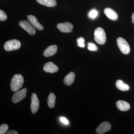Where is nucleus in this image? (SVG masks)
<instances>
[{"instance_id":"20e7f679","label":"nucleus","mask_w":134,"mask_h":134,"mask_svg":"<svg viewBox=\"0 0 134 134\" xmlns=\"http://www.w3.org/2000/svg\"><path fill=\"white\" fill-rule=\"evenodd\" d=\"M21 43L17 40L13 39L6 42L4 45V48L7 51L17 50L20 48Z\"/></svg>"},{"instance_id":"393cba45","label":"nucleus","mask_w":134,"mask_h":134,"mask_svg":"<svg viewBox=\"0 0 134 134\" xmlns=\"http://www.w3.org/2000/svg\"><path fill=\"white\" fill-rule=\"evenodd\" d=\"M7 134H18V132L17 131H16V130H10V131H8V132H7Z\"/></svg>"},{"instance_id":"6ab92c4d","label":"nucleus","mask_w":134,"mask_h":134,"mask_svg":"<svg viewBox=\"0 0 134 134\" xmlns=\"http://www.w3.org/2000/svg\"><path fill=\"white\" fill-rule=\"evenodd\" d=\"M98 15V12L96 9L91 10L89 12L88 16L89 18L91 19H95Z\"/></svg>"},{"instance_id":"9d476101","label":"nucleus","mask_w":134,"mask_h":134,"mask_svg":"<svg viewBox=\"0 0 134 134\" xmlns=\"http://www.w3.org/2000/svg\"><path fill=\"white\" fill-rule=\"evenodd\" d=\"M58 67L52 62L47 63L43 67V70L47 73H55L58 72Z\"/></svg>"},{"instance_id":"0eeeda50","label":"nucleus","mask_w":134,"mask_h":134,"mask_svg":"<svg viewBox=\"0 0 134 134\" xmlns=\"http://www.w3.org/2000/svg\"><path fill=\"white\" fill-rule=\"evenodd\" d=\"M111 126L110 122H104L100 123L96 130V132L98 134H103L110 130Z\"/></svg>"},{"instance_id":"aec40b11","label":"nucleus","mask_w":134,"mask_h":134,"mask_svg":"<svg viewBox=\"0 0 134 134\" xmlns=\"http://www.w3.org/2000/svg\"><path fill=\"white\" fill-rule=\"evenodd\" d=\"M85 39L81 37L77 39V43L78 46L81 48H84L85 46Z\"/></svg>"},{"instance_id":"b1692460","label":"nucleus","mask_w":134,"mask_h":134,"mask_svg":"<svg viewBox=\"0 0 134 134\" xmlns=\"http://www.w3.org/2000/svg\"><path fill=\"white\" fill-rule=\"evenodd\" d=\"M60 120L62 122L66 125H68L69 124V121L65 117H61Z\"/></svg>"},{"instance_id":"39448f33","label":"nucleus","mask_w":134,"mask_h":134,"mask_svg":"<svg viewBox=\"0 0 134 134\" xmlns=\"http://www.w3.org/2000/svg\"><path fill=\"white\" fill-rule=\"evenodd\" d=\"M27 90L25 88L20 91H17L13 95L12 101L14 103H17L23 100L26 96Z\"/></svg>"},{"instance_id":"4be33fe9","label":"nucleus","mask_w":134,"mask_h":134,"mask_svg":"<svg viewBox=\"0 0 134 134\" xmlns=\"http://www.w3.org/2000/svg\"><path fill=\"white\" fill-rule=\"evenodd\" d=\"M88 49L90 51H97L98 47L94 43L90 42L88 44Z\"/></svg>"},{"instance_id":"a878e982","label":"nucleus","mask_w":134,"mask_h":134,"mask_svg":"<svg viewBox=\"0 0 134 134\" xmlns=\"http://www.w3.org/2000/svg\"><path fill=\"white\" fill-rule=\"evenodd\" d=\"M132 23H133L134 24V12L133 13V14H132Z\"/></svg>"},{"instance_id":"f8f14e48","label":"nucleus","mask_w":134,"mask_h":134,"mask_svg":"<svg viewBox=\"0 0 134 134\" xmlns=\"http://www.w3.org/2000/svg\"><path fill=\"white\" fill-rule=\"evenodd\" d=\"M116 105L117 108L119 110L123 111H127L129 110L130 107L129 103L124 100H118L116 102Z\"/></svg>"},{"instance_id":"9b49d317","label":"nucleus","mask_w":134,"mask_h":134,"mask_svg":"<svg viewBox=\"0 0 134 134\" xmlns=\"http://www.w3.org/2000/svg\"><path fill=\"white\" fill-rule=\"evenodd\" d=\"M29 21L33 25L34 27L38 30H42L44 29L43 26L39 23L37 18L32 15H29L27 16Z\"/></svg>"},{"instance_id":"6e6552de","label":"nucleus","mask_w":134,"mask_h":134,"mask_svg":"<svg viewBox=\"0 0 134 134\" xmlns=\"http://www.w3.org/2000/svg\"><path fill=\"white\" fill-rule=\"evenodd\" d=\"M31 110L33 114L36 113L39 107V101L36 93H32L31 96Z\"/></svg>"},{"instance_id":"412c9836","label":"nucleus","mask_w":134,"mask_h":134,"mask_svg":"<svg viewBox=\"0 0 134 134\" xmlns=\"http://www.w3.org/2000/svg\"><path fill=\"white\" fill-rule=\"evenodd\" d=\"M8 129V126L6 124H2L0 126V134L6 133Z\"/></svg>"},{"instance_id":"a211bd4d","label":"nucleus","mask_w":134,"mask_h":134,"mask_svg":"<svg viewBox=\"0 0 134 134\" xmlns=\"http://www.w3.org/2000/svg\"><path fill=\"white\" fill-rule=\"evenodd\" d=\"M55 96L53 93H50L48 96L47 99V104L48 107L50 108H53L54 107L55 104Z\"/></svg>"},{"instance_id":"5701e85b","label":"nucleus","mask_w":134,"mask_h":134,"mask_svg":"<svg viewBox=\"0 0 134 134\" xmlns=\"http://www.w3.org/2000/svg\"><path fill=\"white\" fill-rule=\"evenodd\" d=\"M7 16L6 13L2 10H0V20L1 21H5L7 19Z\"/></svg>"},{"instance_id":"ddd939ff","label":"nucleus","mask_w":134,"mask_h":134,"mask_svg":"<svg viewBox=\"0 0 134 134\" xmlns=\"http://www.w3.org/2000/svg\"><path fill=\"white\" fill-rule=\"evenodd\" d=\"M104 13L111 20L115 21L118 18V15L113 10L110 8H106L104 10Z\"/></svg>"},{"instance_id":"f257e3e1","label":"nucleus","mask_w":134,"mask_h":134,"mask_svg":"<svg viewBox=\"0 0 134 134\" xmlns=\"http://www.w3.org/2000/svg\"><path fill=\"white\" fill-rule=\"evenodd\" d=\"M24 78L21 74H15L11 79L10 83V88L12 91H16L23 86Z\"/></svg>"},{"instance_id":"7ed1b4c3","label":"nucleus","mask_w":134,"mask_h":134,"mask_svg":"<svg viewBox=\"0 0 134 134\" xmlns=\"http://www.w3.org/2000/svg\"><path fill=\"white\" fill-rule=\"evenodd\" d=\"M117 44L121 52L125 54H128L130 52V47L127 41L122 37H119L117 40Z\"/></svg>"},{"instance_id":"f03ea898","label":"nucleus","mask_w":134,"mask_h":134,"mask_svg":"<svg viewBox=\"0 0 134 134\" xmlns=\"http://www.w3.org/2000/svg\"><path fill=\"white\" fill-rule=\"evenodd\" d=\"M94 36V40L99 44L103 45L105 43L106 40L105 32L101 27H98L96 29Z\"/></svg>"},{"instance_id":"dca6fc26","label":"nucleus","mask_w":134,"mask_h":134,"mask_svg":"<svg viewBox=\"0 0 134 134\" xmlns=\"http://www.w3.org/2000/svg\"><path fill=\"white\" fill-rule=\"evenodd\" d=\"M75 77L74 73L73 72H70L65 77L63 81V82L66 85L70 86L74 82Z\"/></svg>"},{"instance_id":"423d86ee","label":"nucleus","mask_w":134,"mask_h":134,"mask_svg":"<svg viewBox=\"0 0 134 134\" xmlns=\"http://www.w3.org/2000/svg\"><path fill=\"white\" fill-rule=\"evenodd\" d=\"M19 25L31 35H34L36 33V30L30 22L26 20L21 21L19 22Z\"/></svg>"},{"instance_id":"f3484780","label":"nucleus","mask_w":134,"mask_h":134,"mask_svg":"<svg viewBox=\"0 0 134 134\" xmlns=\"http://www.w3.org/2000/svg\"><path fill=\"white\" fill-rule=\"evenodd\" d=\"M40 4L48 7L56 6L57 3L55 0H36Z\"/></svg>"},{"instance_id":"1a4fd4ad","label":"nucleus","mask_w":134,"mask_h":134,"mask_svg":"<svg viewBox=\"0 0 134 134\" xmlns=\"http://www.w3.org/2000/svg\"><path fill=\"white\" fill-rule=\"evenodd\" d=\"M57 28L61 32L69 33L72 31L73 26L70 23L66 22L63 23L58 24L57 25Z\"/></svg>"},{"instance_id":"2eb2a0df","label":"nucleus","mask_w":134,"mask_h":134,"mask_svg":"<svg viewBox=\"0 0 134 134\" xmlns=\"http://www.w3.org/2000/svg\"><path fill=\"white\" fill-rule=\"evenodd\" d=\"M115 85L117 88L122 91H127L129 90V86L124 82L122 80H118L116 81Z\"/></svg>"},{"instance_id":"4468645a","label":"nucleus","mask_w":134,"mask_h":134,"mask_svg":"<svg viewBox=\"0 0 134 134\" xmlns=\"http://www.w3.org/2000/svg\"><path fill=\"white\" fill-rule=\"evenodd\" d=\"M58 49V47L56 45H51L47 47L44 51V56L46 57H50L55 54Z\"/></svg>"}]
</instances>
